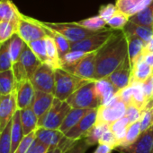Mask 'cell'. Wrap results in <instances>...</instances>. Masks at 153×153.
I'll use <instances>...</instances> for the list:
<instances>
[{
    "mask_svg": "<svg viewBox=\"0 0 153 153\" xmlns=\"http://www.w3.org/2000/svg\"><path fill=\"white\" fill-rule=\"evenodd\" d=\"M132 69L133 66L131 65L130 59L129 57H127L124 62L107 77L117 91L124 89L130 85L132 78Z\"/></svg>",
    "mask_w": 153,
    "mask_h": 153,
    "instance_id": "cell-16",
    "label": "cell"
},
{
    "mask_svg": "<svg viewBox=\"0 0 153 153\" xmlns=\"http://www.w3.org/2000/svg\"><path fill=\"white\" fill-rule=\"evenodd\" d=\"M54 100L55 97L51 93L35 91V96L32 104V108L38 117V118H41L49 111V109L53 104Z\"/></svg>",
    "mask_w": 153,
    "mask_h": 153,
    "instance_id": "cell-18",
    "label": "cell"
},
{
    "mask_svg": "<svg viewBox=\"0 0 153 153\" xmlns=\"http://www.w3.org/2000/svg\"><path fill=\"white\" fill-rule=\"evenodd\" d=\"M15 95L18 110L32 107L35 96V89L30 80H23L16 82Z\"/></svg>",
    "mask_w": 153,
    "mask_h": 153,
    "instance_id": "cell-15",
    "label": "cell"
},
{
    "mask_svg": "<svg viewBox=\"0 0 153 153\" xmlns=\"http://www.w3.org/2000/svg\"><path fill=\"white\" fill-rule=\"evenodd\" d=\"M90 109L84 108H71L65 117L62 125L60 127V131L64 134L68 133L71 128H73L89 112Z\"/></svg>",
    "mask_w": 153,
    "mask_h": 153,
    "instance_id": "cell-26",
    "label": "cell"
},
{
    "mask_svg": "<svg viewBox=\"0 0 153 153\" xmlns=\"http://www.w3.org/2000/svg\"><path fill=\"white\" fill-rule=\"evenodd\" d=\"M35 140H36V134L34 131L23 137V139L22 140V142L20 143V144L18 145V147L16 148L14 153H27Z\"/></svg>",
    "mask_w": 153,
    "mask_h": 153,
    "instance_id": "cell-44",
    "label": "cell"
},
{
    "mask_svg": "<svg viewBox=\"0 0 153 153\" xmlns=\"http://www.w3.org/2000/svg\"><path fill=\"white\" fill-rule=\"evenodd\" d=\"M110 130V126L109 125H99L96 124V126L89 131V133L86 135L84 138L87 144L91 147L96 143H98L101 136L105 134V132Z\"/></svg>",
    "mask_w": 153,
    "mask_h": 153,
    "instance_id": "cell-37",
    "label": "cell"
},
{
    "mask_svg": "<svg viewBox=\"0 0 153 153\" xmlns=\"http://www.w3.org/2000/svg\"><path fill=\"white\" fill-rule=\"evenodd\" d=\"M130 18L124 13L117 11L106 22V25L113 30H123L129 22Z\"/></svg>",
    "mask_w": 153,
    "mask_h": 153,
    "instance_id": "cell-40",
    "label": "cell"
},
{
    "mask_svg": "<svg viewBox=\"0 0 153 153\" xmlns=\"http://www.w3.org/2000/svg\"><path fill=\"white\" fill-rule=\"evenodd\" d=\"M129 126H130V123L126 117H124L110 125V130L115 134V138H116L117 147H119L124 143V141L126 137L127 129H128Z\"/></svg>",
    "mask_w": 153,
    "mask_h": 153,
    "instance_id": "cell-30",
    "label": "cell"
},
{
    "mask_svg": "<svg viewBox=\"0 0 153 153\" xmlns=\"http://www.w3.org/2000/svg\"><path fill=\"white\" fill-rule=\"evenodd\" d=\"M75 24L81 26L87 30H92V31H100L102 30H105L106 25V22L104 21L99 15L92 16L89 18H86L78 22H73Z\"/></svg>",
    "mask_w": 153,
    "mask_h": 153,
    "instance_id": "cell-34",
    "label": "cell"
},
{
    "mask_svg": "<svg viewBox=\"0 0 153 153\" xmlns=\"http://www.w3.org/2000/svg\"><path fill=\"white\" fill-rule=\"evenodd\" d=\"M153 0H116L115 6L118 11L125 13L129 18L146 8Z\"/></svg>",
    "mask_w": 153,
    "mask_h": 153,
    "instance_id": "cell-20",
    "label": "cell"
},
{
    "mask_svg": "<svg viewBox=\"0 0 153 153\" xmlns=\"http://www.w3.org/2000/svg\"><path fill=\"white\" fill-rule=\"evenodd\" d=\"M17 34L26 44L47 37L46 29L41 24V21L24 14H22V18L19 22Z\"/></svg>",
    "mask_w": 153,
    "mask_h": 153,
    "instance_id": "cell-9",
    "label": "cell"
},
{
    "mask_svg": "<svg viewBox=\"0 0 153 153\" xmlns=\"http://www.w3.org/2000/svg\"><path fill=\"white\" fill-rule=\"evenodd\" d=\"M13 67V62L9 53L8 41L0 44V72L10 70Z\"/></svg>",
    "mask_w": 153,
    "mask_h": 153,
    "instance_id": "cell-42",
    "label": "cell"
},
{
    "mask_svg": "<svg viewBox=\"0 0 153 153\" xmlns=\"http://www.w3.org/2000/svg\"><path fill=\"white\" fill-rule=\"evenodd\" d=\"M19 22H0V44L8 41L17 34Z\"/></svg>",
    "mask_w": 153,
    "mask_h": 153,
    "instance_id": "cell-36",
    "label": "cell"
},
{
    "mask_svg": "<svg viewBox=\"0 0 153 153\" xmlns=\"http://www.w3.org/2000/svg\"><path fill=\"white\" fill-rule=\"evenodd\" d=\"M35 91L54 93L55 69L48 64H41L30 80Z\"/></svg>",
    "mask_w": 153,
    "mask_h": 153,
    "instance_id": "cell-10",
    "label": "cell"
},
{
    "mask_svg": "<svg viewBox=\"0 0 153 153\" xmlns=\"http://www.w3.org/2000/svg\"><path fill=\"white\" fill-rule=\"evenodd\" d=\"M35 134L36 140L47 145L49 148L58 147L65 136V134L60 130L47 129L43 127H38L35 131Z\"/></svg>",
    "mask_w": 153,
    "mask_h": 153,
    "instance_id": "cell-17",
    "label": "cell"
},
{
    "mask_svg": "<svg viewBox=\"0 0 153 153\" xmlns=\"http://www.w3.org/2000/svg\"><path fill=\"white\" fill-rule=\"evenodd\" d=\"M96 52L88 53L78 64L73 66L65 68L66 71L87 81H96Z\"/></svg>",
    "mask_w": 153,
    "mask_h": 153,
    "instance_id": "cell-12",
    "label": "cell"
},
{
    "mask_svg": "<svg viewBox=\"0 0 153 153\" xmlns=\"http://www.w3.org/2000/svg\"><path fill=\"white\" fill-rule=\"evenodd\" d=\"M66 102L71 108L94 109L100 107V101L96 92V81H92L83 85L72 95H70Z\"/></svg>",
    "mask_w": 153,
    "mask_h": 153,
    "instance_id": "cell-3",
    "label": "cell"
},
{
    "mask_svg": "<svg viewBox=\"0 0 153 153\" xmlns=\"http://www.w3.org/2000/svg\"><path fill=\"white\" fill-rule=\"evenodd\" d=\"M11 126L12 122L0 133V153H12Z\"/></svg>",
    "mask_w": 153,
    "mask_h": 153,
    "instance_id": "cell-43",
    "label": "cell"
},
{
    "mask_svg": "<svg viewBox=\"0 0 153 153\" xmlns=\"http://www.w3.org/2000/svg\"><path fill=\"white\" fill-rule=\"evenodd\" d=\"M130 22L153 28V1L142 11L130 17Z\"/></svg>",
    "mask_w": 153,
    "mask_h": 153,
    "instance_id": "cell-31",
    "label": "cell"
},
{
    "mask_svg": "<svg viewBox=\"0 0 153 153\" xmlns=\"http://www.w3.org/2000/svg\"><path fill=\"white\" fill-rule=\"evenodd\" d=\"M88 53H85L78 50H70L69 53H67L61 59H60V65L61 68L65 69L70 66L75 65L78 64L82 58H84Z\"/></svg>",
    "mask_w": 153,
    "mask_h": 153,
    "instance_id": "cell-39",
    "label": "cell"
},
{
    "mask_svg": "<svg viewBox=\"0 0 153 153\" xmlns=\"http://www.w3.org/2000/svg\"><path fill=\"white\" fill-rule=\"evenodd\" d=\"M89 82L92 81L82 79L63 68L55 69V89L53 95L56 99L66 101L70 95Z\"/></svg>",
    "mask_w": 153,
    "mask_h": 153,
    "instance_id": "cell-2",
    "label": "cell"
},
{
    "mask_svg": "<svg viewBox=\"0 0 153 153\" xmlns=\"http://www.w3.org/2000/svg\"><path fill=\"white\" fill-rule=\"evenodd\" d=\"M11 126V140H12V153L14 152L24 137L22 123H21V114L20 110H17L12 118Z\"/></svg>",
    "mask_w": 153,
    "mask_h": 153,
    "instance_id": "cell-27",
    "label": "cell"
},
{
    "mask_svg": "<svg viewBox=\"0 0 153 153\" xmlns=\"http://www.w3.org/2000/svg\"><path fill=\"white\" fill-rule=\"evenodd\" d=\"M151 52H153V37L147 43H145V47H144V50H143V55L144 54H148V53H151Z\"/></svg>",
    "mask_w": 153,
    "mask_h": 153,
    "instance_id": "cell-54",
    "label": "cell"
},
{
    "mask_svg": "<svg viewBox=\"0 0 153 153\" xmlns=\"http://www.w3.org/2000/svg\"><path fill=\"white\" fill-rule=\"evenodd\" d=\"M128 57L127 39L123 30H116L107 43L96 52L95 79L107 78Z\"/></svg>",
    "mask_w": 153,
    "mask_h": 153,
    "instance_id": "cell-1",
    "label": "cell"
},
{
    "mask_svg": "<svg viewBox=\"0 0 153 153\" xmlns=\"http://www.w3.org/2000/svg\"><path fill=\"white\" fill-rule=\"evenodd\" d=\"M44 28L46 29L47 35L50 36V37H51L53 39V40L55 41L56 46H57V48H58V51H59L60 58L61 59L67 53H69L71 50L70 42L65 37H63L62 35L59 34L58 32H56V31H54L52 30H50V29L46 28L45 26H44Z\"/></svg>",
    "mask_w": 153,
    "mask_h": 153,
    "instance_id": "cell-32",
    "label": "cell"
},
{
    "mask_svg": "<svg viewBox=\"0 0 153 153\" xmlns=\"http://www.w3.org/2000/svg\"><path fill=\"white\" fill-rule=\"evenodd\" d=\"M97 120V108L90 109L89 112L65 136L72 141H78L84 139L89 131L96 126Z\"/></svg>",
    "mask_w": 153,
    "mask_h": 153,
    "instance_id": "cell-11",
    "label": "cell"
},
{
    "mask_svg": "<svg viewBox=\"0 0 153 153\" xmlns=\"http://www.w3.org/2000/svg\"><path fill=\"white\" fill-rule=\"evenodd\" d=\"M142 112H143L142 110H141L140 108H138L137 107H135L133 105L127 106L125 117L128 118L130 125L139 121L141 119V117H142Z\"/></svg>",
    "mask_w": 153,
    "mask_h": 153,
    "instance_id": "cell-47",
    "label": "cell"
},
{
    "mask_svg": "<svg viewBox=\"0 0 153 153\" xmlns=\"http://www.w3.org/2000/svg\"><path fill=\"white\" fill-rule=\"evenodd\" d=\"M113 150L115 149L111 146H108L106 144H98V146L96 147L94 153H111Z\"/></svg>",
    "mask_w": 153,
    "mask_h": 153,
    "instance_id": "cell-53",
    "label": "cell"
},
{
    "mask_svg": "<svg viewBox=\"0 0 153 153\" xmlns=\"http://www.w3.org/2000/svg\"><path fill=\"white\" fill-rule=\"evenodd\" d=\"M142 89L148 104L153 100V74L152 75L142 82Z\"/></svg>",
    "mask_w": 153,
    "mask_h": 153,
    "instance_id": "cell-51",
    "label": "cell"
},
{
    "mask_svg": "<svg viewBox=\"0 0 153 153\" xmlns=\"http://www.w3.org/2000/svg\"><path fill=\"white\" fill-rule=\"evenodd\" d=\"M27 45L42 64H48V56H47V50H46L45 38L34 40L32 42L28 43Z\"/></svg>",
    "mask_w": 153,
    "mask_h": 153,
    "instance_id": "cell-38",
    "label": "cell"
},
{
    "mask_svg": "<svg viewBox=\"0 0 153 153\" xmlns=\"http://www.w3.org/2000/svg\"><path fill=\"white\" fill-rule=\"evenodd\" d=\"M127 45H128V57L130 59L132 66L143 56V50L145 42L138 37L126 35Z\"/></svg>",
    "mask_w": 153,
    "mask_h": 153,
    "instance_id": "cell-21",
    "label": "cell"
},
{
    "mask_svg": "<svg viewBox=\"0 0 153 153\" xmlns=\"http://www.w3.org/2000/svg\"><path fill=\"white\" fill-rule=\"evenodd\" d=\"M96 92L99 99L100 106H105L115 97L118 91L108 78H104L96 81Z\"/></svg>",
    "mask_w": 153,
    "mask_h": 153,
    "instance_id": "cell-19",
    "label": "cell"
},
{
    "mask_svg": "<svg viewBox=\"0 0 153 153\" xmlns=\"http://www.w3.org/2000/svg\"><path fill=\"white\" fill-rule=\"evenodd\" d=\"M115 31L116 30H113L110 28H106L79 41L70 43L71 50H78L85 53L98 51L107 43Z\"/></svg>",
    "mask_w": 153,
    "mask_h": 153,
    "instance_id": "cell-6",
    "label": "cell"
},
{
    "mask_svg": "<svg viewBox=\"0 0 153 153\" xmlns=\"http://www.w3.org/2000/svg\"><path fill=\"white\" fill-rule=\"evenodd\" d=\"M20 114H21V123H22V127L24 136L36 131V129L38 128L39 118L34 113V111L32 110V107L20 110Z\"/></svg>",
    "mask_w": 153,
    "mask_h": 153,
    "instance_id": "cell-24",
    "label": "cell"
},
{
    "mask_svg": "<svg viewBox=\"0 0 153 153\" xmlns=\"http://www.w3.org/2000/svg\"><path fill=\"white\" fill-rule=\"evenodd\" d=\"M141 134H142L141 122L139 120V121H137V122H135V123H133L128 126L126 137H125L124 143L119 147H125V146H128V145L133 143L138 139V137L140 136Z\"/></svg>",
    "mask_w": 153,
    "mask_h": 153,
    "instance_id": "cell-41",
    "label": "cell"
},
{
    "mask_svg": "<svg viewBox=\"0 0 153 153\" xmlns=\"http://www.w3.org/2000/svg\"><path fill=\"white\" fill-rule=\"evenodd\" d=\"M153 108V100L152 101H151L148 105H147V107H146V108ZM145 108V109H146Z\"/></svg>",
    "mask_w": 153,
    "mask_h": 153,
    "instance_id": "cell-57",
    "label": "cell"
},
{
    "mask_svg": "<svg viewBox=\"0 0 153 153\" xmlns=\"http://www.w3.org/2000/svg\"><path fill=\"white\" fill-rule=\"evenodd\" d=\"M22 14L12 0H0V22H20Z\"/></svg>",
    "mask_w": 153,
    "mask_h": 153,
    "instance_id": "cell-22",
    "label": "cell"
},
{
    "mask_svg": "<svg viewBox=\"0 0 153 153\" xmlns=\"http://www.w3.org/2000/svg\"><path fill=\"white\" fill-rule=\"evenodd\" d=\"M140 122H141L142 133L146 131L148 128H150L151 126H153V108H146L142 112Z\"/></svg>",
    "mask_w": 153,
    "mask_h": 153,
    "instance_id": "cell-46",
    "label": "cell"
},
{
    "mask_svg": "<svg viewBox=\"0 0 153 153\" xmlns=\"http://www.w3.org/2000/svg\"><path fill=\"white\" fill-rule=\"evenodd\" d=\"M90 146L87 144L85 139L77 141L69 150L62 153H86Z\"/></svg>",
    "mask_w": 153,
    "mask_h": 153,
    "instance_id": "cell-49",
    "label": "cell"
},
{
    "mask_svg": "<svg viewBox=\"0 0 153 153\" xmlns=\"http://www.w3.org/2000/svg\"><path fill=\"white\" fill-rule=\"evenodd\" d=\"M49 149L50 148L47 145L41 143L38 140H35L33 143L32 144V146L30 147L27 153H46Z\"/></svg>",
    "mask_w": 153,
    "mask_h": 153,
    "instance_id": "cell-52",
    "label": "cell"
},
{
    "mask_svg": "<svg viewBox=\"0 0 153 153\" xmlns=\"http://www.w3.org/2000/svg\"><path fill=\"white\" fill-rule=\"evenodd\" d=\"M152 74L153 69L143 60V56H142L133 65L131 82H144Z\"/></svg>",
    "mask_w": 153,
    "mask_h": 153,
    "instance_id": "cell-23",
    "label": "cell"
},
{
    "mask_svg": "<svg viewBox=\"0 0 153 153\" xmlns=\"http://www.w3.org/2000/svg\"><path fill=\"white\" fill-rule=\"evenodd\" d=\"M17 110L15 91L8 95L0 97V133L12 121Z\"/></svg>",
    "mask_w": 153,
    "mask_h": 153,
    "instance_id": "cell-14",
    "label": "cell"
},
{
    "mask_svg": "<svg viewBox=\"0 0 153 153\" xmlns=\"http://www.w3.org/2000/svg\"><path fill=\"white\" fill-rule=\"evenodd\" d=\"M45 42H46V50L48 56V65H50L54 69L61 68L60 58L59 56V51L55 41L51 37L47 35V37L45 38Z\"/></svg>",
    "mask_w": 153,
    "mask_h": 153,
    "instance_id": "cell-29",
    "label": "cell"
},
{
    "mask_svg": "<svg viewBox=\"0 0 153 153\" xmlns=\"http://www.w3.org/2000/svg\"><path fill=\"white\" fill-rule=\"evenodd\" d=\"M123 31L126 35H132V36L138 37L139 39H142L145 43H147L153 37V28L136 24L130 21L126 24V26L124 27Z\"/></svg>",
    "mask_w": 153,
    "mask_h": 153,
    "instance_id": "cell-25",
    "label": "cell"
},
{
    "mask_svg": "<svg viewBox=\"0 0 153 153\" xmlns=\"http://www.w3.org/2000/svg\"><path fill=\"white\" fill-rule=\"evenodd\" d=\"M117 8L114 4H107L101 5L98 10V15L106 22L112 18V16L117 12Z\"/></svg>",
    "mask_w": 153,
    "mask_h": 153,
    "instance_id": "cell-45",
    "label": "cell"
},
{
    "mask_svg": "<svg viewBox=\"0 0 153 153\" xmlns=\"http://www.w3.org/2000/svg\"><path fill=\"white\" fill-rule=\"evenodd\" d=\"M126 108L127 105L120 100L116 93L115 97L107 105L100 106L97 108L96 124L110 126L114 122L125 117Z\"/></svg>",
    "mask_w": 153,
    "mask_h": 153,
    "instance_id": "cell-7",
    "label": "cell"
},
{
    "mask_svg": "<svg viewBox=\"0 0 153 153\" xmlns=\"http://www.w3.org/2000/svg\"><path fill=\"white\" fill-rule=\"evenodd\" d=\"M26 43L21 39L18 34L14 35L8 40V47H9V53L13 62V65L19 60V57L25 47Z\"/></svg>",
    "mask_w": 153,
    "mask_h": 153,
    "instance_id": "cell-35",
    "label": "cell"
},
{
    "mask_svg": "<svg viewBox=\"0 0 153 153\" xmlns=\"http://www.w3.org/2000/svg\"><path fill=\"white\" fill-rule=\"evenodd\" d=\"M46 153H62V151L59 147H55V148H50Z\"/></svg>",
    "mask_w": 153,
    "mask_h": 153,
    "instance_id": "cell-56",
    "label": "cell"
},
{
    "mask_svg": "<svg viewBox=\"0 0 153 153\" xmlns=\"http://www.w3.org/2000/svg\"><path fill=\"white\" fill-rule=\"evenodd\" d=\"M70 109L71 107L66 101H61L55 98L49 111L39 118L38 127L59 130Z\"/></svg>",
    "mask_w": 153,
    "mask_h": 153,
    "instance_id": "cell-5",
    "label": "cell"
},
{
    "mask_svg": "<svg viewBox=\"0 0 153 153\" xmlns=\"http://www.w3.org/2000/svg\"><path fill=\"white\" fill-rule=\"evenodd\" d=\"M130 84L133 87V97L131 105H133L141 110L144 111L148 105V101L143 92L142 82H131Z\"/></svg>",
    "mask_w": 153,
    "mask_h": 153,
    "instance_id": "cell-33",
    "label": "cell"
},
{
    "mask_svg": "<svg viewBox=\"0 0 153 153\" xmlns=\"http://www.w3.org/2000/svg\"><path fill=\"white\" fill-rule=\"evenodd\" d=\"M117 95L120 98V100L123 102H124L127 106L131 105L132 104V97H133V87H132V85L130 84L126 88L118 91Z\"/></svg>",
    "mask_w": 153,
    "mask_h": 153,
    "instance_id": "cell-50",
    "label": "cell"
},
{
    "mask_svg": "<svg viewBox=\"0 0 153 153\" xmlns=\"http://www.w3.org/2000/svg\"><path fill=\"white\" fill-rule=\"evenodd\" d=\"M15 86L16 81L12 69L0 72V97L14 92Z\"/></svg>",
    "mask_w": 153,
    "mask_h": 153,
    "instance_id": "cell-28",
    "label": "cell"
},
{
    "mask_svg": "<svg viewBox=\"0 0 153 153\" xmlns=\"http://www.w3.org/2000/svg\"><path fill=\"white\" fill-rule=\"evenodd\" d=\"M142 56H143V60L153 69V52L144 54Z\"/></svg>",
    "mask_w": 153,
    "mask_h": 153,
    "instance_id": "cell-55",
    "label": "cell"
},
{
    "mask_svg": "<svg viewBox=\"0 0 153 153\" xmlns=\"http://www.w3.org/2000/svg\"><path fill=\"white\" fill-rule=\"evenodd\" d=\"M115 150L121 153H153V126L142 132L133 143Z\"/></svg>",
    "mask_w": 153,
    "mask_h": 153,
    "instance_id": "cell-13",
    "label": "cell"
},
{
    "mask_svg": "<svg viewBox=\"0 0 153 153\" xmlns=\"http://www.w3.org/2000/svg\"><path fill=\"white\" fill-rule=\"evenodd\" d=\"M42 25L46 28L52 30L59 34L65 37L70 43H74L79 41L97 31H92L87 30L81 26H78L72 22H41Z\"/></svg>",
    "mask_w": 153,
    "mask_h": 153,
    "instance_id": "cell-8",
    "label": "cell"
},
{
    "mask_svg": "<svg viewBox=\"0 0 153 153\" xmlns=\"http://www.w3.org/2000/svg\"><path fill=\"white\" fill-rule=\"evenodd\" d=\"M41 64L42 63L26 44L19 57V60L14 63L12 67L16 82L23 80H31Z\"/></svg>",
    "mask_w": 153,
    "mask_h": 153,
    "instance_id": "cell-4",
    "label": "cell"
},
{
    "mask_svg": "<svg viewBox=\"0 0 153 153\" xmlns=\"http://www.w3.org/2000/svg\"><path fill=\"white\" fill-rule=\"evenodd\" d=\"M98 144H106V145L111 146L114 149H115L117 147V142H116L115 134L111 130L105 132V134L101 136V138L98 142Z\"/></svg>",
    "mask_w": 153,
    "mask_h": 153,
    "instance_id": "cell-48",
    "label": "cell"
}]
</instances>
